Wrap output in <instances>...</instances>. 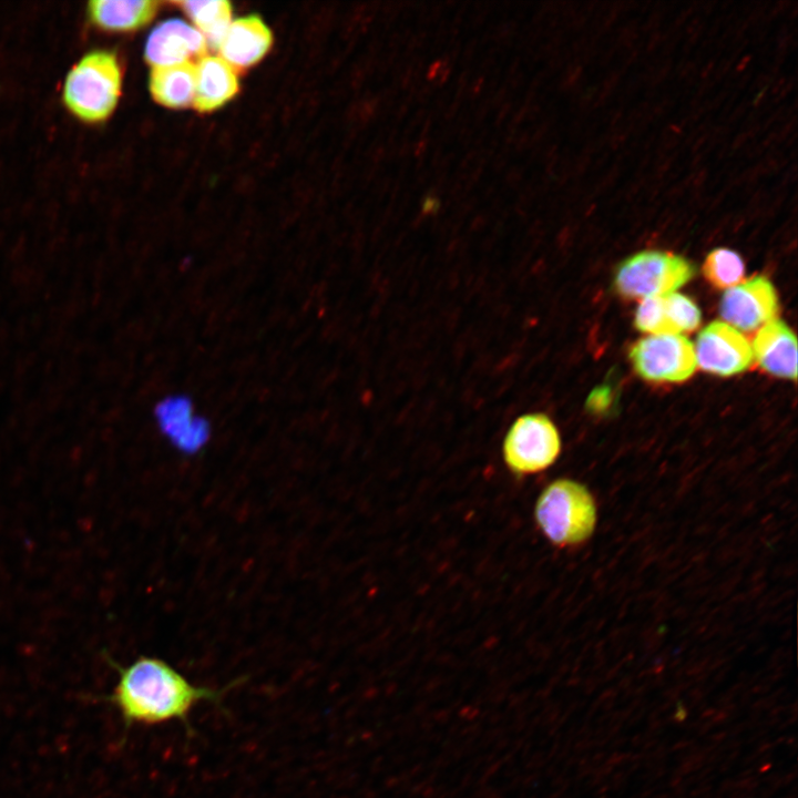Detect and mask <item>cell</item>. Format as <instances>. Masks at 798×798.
Instances as JSON below:
<instances>
[{
    "label": "cell",
    "mask_w": 798,
    "mask_h": 798,
    "mask_svg": "<svg viewBox=\"0 0 798 798\" xmlns=\"http://www.w3.org/2000/svg\"><path fill=\"white\" fill-rule=\"evenodd\" d=\"M117 671V682L109 700L127 727L172 722L188 726L195 706L203 702L219 703L232 687L197 686L165 661L152 656H140Z\"/></svg>",
    "instance_id": "1"
},
{
    "label": "cell",
    "mask_w": 798,
    "mask_h": 798,
    "mask_svg": "<svg viewBox=\"0 0 798 798\" xmlns=\"http://www.w3.org/2000/svg\"><path fill=\"white\" fill-rule=\"evenodd\" d=\"M534 518L551 543L571 548L592 536L597 509L592 493L584 484L561 478L543 489L535 503Z\"/></svg>",
    "instance_id": "2"
},
{
    "label": "cell",
    "mask_w": 798,
    "mask_h": 798,
    "mask_svg": "<svg viewBox=\"0 0 798 798\" xmlns=\"http://www.w3.org/2000/svg\"><path fill=\"white\" fill-rule=\"evenodd\" d=\"M122 90V69L116 55L106 50L85 53L68 72L62 99L78 119L96 123L114 111Z\"/></svg>",
    "instance_id": "3"
},
{
    "label": "cell",
    "mask_w": 798,
    "mask_h": 798,
    "mask_svg": "<svg viewBox=\"0 0 798 798\" xmlns=\"http://www.w3.org/2000/svg\"><path fill=\"white\" fill-rule=\"evenodd\" d=\"M685 257L658 249H646L625 258L614 275V288L624 298L644 299L674 293L695 275Z\"/></svg>",
    "instance_id": "4"
},
{
    "label": "cell",
    "mask_w": 798,
    "mask_h": 798,
    "mask_svg": "<svg viewBox=\"0 0 798 798\" xmlns=\"http://www.w3.org/2000/svg\"><path fill=\"white\" fill-rule=\"evenodd\" d=\"M560 451L559 431L543 413H529L518 418L509 429L502 447L504 462L516 475L545 470L554 463Z\"/></svg>",
    "instance_id": "5"
},
{
    "label": "cell",
    "mask_w": 798,
    "mask_h": 798,
    "mask_svg": "<svg viewBox=\"0 0 798 798\" xmlns=\"http://www.w3.org/2000/svg\"><path fill=\"white\" fill-rule=\"evenodd\" d=\"M630 360L641 378L654 382H682L697 368L694 344L679 334L641 338L631 347Z\"/></svg>",
    "instance_id": "6"
},
{
    "label": "cell",
    "mask_w": 798,
    "mask_h": 798,
    "mask_svg": "<svg viewBox=\"0 0 798 798\" xmlns=\"http://www.w3.org/2000/svg\"><path fill=\"white\" fill-rule=\"evenodd\" d=\"M697 367L722 377L745 371L753 362L748 339L725 321L715 320L697 335L694 345Z\"/></svg>",
    "instance_id": "7"
},
{
    "label": "cell",
    "mask_w": 798,
    "mask_h": 798,
    "mask_svg": "<svg viewBox=\"0 0 798 798\" xmlns=\"http://www.w3.org/2000/svg\"><path fill=\"white\" fill-rule=\"evenodd\" d=\"M777 291L763 275L750 277L725 290L719 314L726 324L739 331H753L776 318Z\"/></svg>",
    "instance_id": "8"
},
{
    "label": "cell",
    "mask_w": 798,
    "mask_h": 798,
    "mask_svg": "<svg viewBox=\"0 0 798 798\" xmlns=\"http://www.w3.org/2000/svg\"><path fill=\"white\" fill-rule=\"evenodd\" d=\"M153 417L160 432L183 452H196L209 439V421L184 393H171L161 398L154 406Z\"/></svg>",
    "instance_id": "9"
},
{
    "label": "cell",
    "mask_w": 798,
    "mask_h": 798,
    "mask_svg": "<svg viewBox=\"0 0 798 798\" xmlns=\"http://www.w3.org/2000/svg\"><path fill=\"white\" fill-rule=\"evenodd\" d=\"M206 50L207 41L196 28L181 19H170L149 34L144 58L152 68L167 66L201 59Z\"/></svg>",
    "instance_id": "10"
},
{
    "label": "cell",
    "mask_w": 798,
    "mask_h": 798,
    "mask_svg": "<svg viewBox=\"0 0 798 798\" xmlns=\"http://www.w3.org/2000/svg\"><path fill=\"white\" fill-rule=\"evenodd\" d=\"M750 346L753 359L764 371L778 378L796 380V335L784 320L775 318L761 326Z\"/></svg>",
    "instance_id": "11"
},
{
    "label": "cell",
    "mask_w": 798,
    "mask_h": 798,
    "mask_svg": "<svg viewBox=\"0 0 798 798\" xmlns=\"http://www.w3.org/2000/svg\"><path fill=\"white\" fill-rule=\"evenodd\" d=\"M272 43L273 34L265 22L257 16H247L231 22L217 49L221 58L236 70L257 63Z\"/></svg>",
    "instance_id": "12"
},
{
    "label": "cell",
    "mask_w": 798,
    "mask_h": 798,
    "mask_svg": "<svg viewBox=\"0 0 798 798\" xmlns=\"http://www.w3.org/2000/svg\"><path fill=\"white\" fill-rule=\"evenodd\" d=\"M193 99L198 112H211L233 99L238 92L236 70L221 57L204 55L198 59Z\"/></svg>",
    "instance_id": "13"
},
{
    "label": "cell",
    "mask_w": 798,
    "mask_h": 798,
    "mask_svg": "<svg viewBox=\"0 0 798 798\" xmlns=\"http://www.w3.org/2000/svg\"><path fill=\"white\" fill-rule=\"evenodd\" d=\"M157 1L94 0L88 3L90 20L111 32H129L147 24L155 16Z\"/></svg>",
    "instance_id": "14"
},
{
    "label": "cell",
    "mask_w": 798,
    "mask_h": 798,
    "mask_svg": "<svg viewBox=\"0 0 798 798\" xmlns=\"http://www.w3.org/2000/svg\"><path fill=\"white\" fill-rule=\"evenodd\" d=\"M195 84L196 68L192 61L151 70V94L164 106L176 109L187 106L193 102Z\"/></svg>",
    "instance_id": "15"
},
{
    "label": "cell",
    "mask_w": 798,
    "mask_h": 798,
    "mask_svg": "<svg viewBox=\"0 0 798 798\" xmlns=\"http://www.w3.org/2000/svg\"><path fill=\"white\" fill-rule=\"evenodd\" d=\"M191 18L206 41L217 49L232 20V6L225 0L176 2Z\"/></svg>",
    "instance_id": "16"
},
{
    "label": "cell",
    "mask_w": 798,
    "mask_h": 798,
    "mask_svg": "<svg viewBox=\"0 0 798 798\" xmlns=\"http://www.w3.org/2000/svg\"><path fill=\"white\" fill-rule=\"evenodd\" d=\"M702 272L712 286L726 290L743 280L745 265L736 252L719 247L707 254Z\"/></svg>",
    "instance_id": "17"
},
{
    "label": "cell",
    "mask_w": 798,
    "mask_h": 798,
    "mask_svg": "<svg viewBox=\"0 0 798 798\" xmlns=\"http://www.w3.org/2000/svg\"><path fill=\"white\" fill-rule=\"evenodd\" d=\"M634 325L637 330L649 335H675L665 295L642 299L635 311Z\"/></svg>",
    "instance_id": "18"
},
{
    "label": "cell",
    "mask_w": 798,
    "mask_h": 798,
    "mask_svg": "<svg viewBox=\"0 0 798 798\" xmlns=\"http://www.w3.org/2000/svg\"><path fill=\"white\" fill-rule=\"evenodd\" d=\"M665 301L675 334L682 335L698 328L702 313L695 301L675 291L665 295Z\"/></svg>",
    "instance_id": "19"
},
{
    "label": "cell",
    "mask_w": 798,
    "mask_h": 798,
    "mask_svg": "<svg viewBox=\"0 0 798 798\" xmlns=\"http://www.w3.org/2000/svg\"><path fill=\"white\" fill-rule=\"evenodd\" d=\"M612 400V389L607 386H601L595 388L589 396L586 408L595 413L604 412L610 408Z\"/></svg>",
    "instance_id": "20"
}]
</instances>
